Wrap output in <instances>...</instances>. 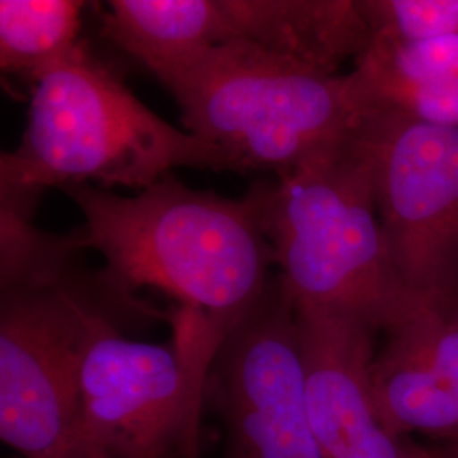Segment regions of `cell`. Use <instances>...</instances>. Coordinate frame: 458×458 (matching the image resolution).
Returning a JSON list of instances; mask_svg holds the SVG:
<instances>
[{"label": "cell", "instance_id": "1", "mask_svg": "<svg viewBox=\"0 0 458 458\" xmlns=\"http://www.w3.org/2000/svg\"><path fill=\"white\" fill-rule=\"evenodd\" d=\"M64 191L83 216L79 246L102 255L117 291L134 297L157 289L226 335L259 302L277 265L263 182L242 199L191 189L174 174L131 197L90 183Z\"/></svg>", "mask_w": 458, "mask_h": 458}, {"label": "cell", "instance_id": "10", "mask_svg": "<svg viewBox=\"0 0 458 458\" xmlns=\"http://www.w3.org/2000/svg\"><path fill=\"white\" fill-rule=\"evenodd\" d=\"M372 363L377 412L397 440L458 445V308L412 299Z\"/></svg>", "mask_w": 458, "mask_h": 458}, {"label": "cell", "instance_id": "4", "mask_svg": "<svg viewBox=\"0 0 458 458\" xmlns=\"http://www.w3.org/2000/svg\"><path fill=\"white\" fill-rule=\"evenodd\" d=\"M185 131L219 148L233 172L277 177L360 128L372 102L359 77L301 65L245 41L208 49L157 77Z\"/></svg>", "mask_w": 458, "mask_h": 458}, {"label": "cell", "instance_id": "9", "mask_svg": "<svg viewBox=\"0 0 458 458\" xmlns=\"http://www.w3.org/2000/svg\"><path fill=\"white\" fill-rule=\"evenodd\" d=\"M306 401L325 458H404L382 425L372 389L376 327L357 316L297 306Z\"/></svg>", "mask_w": 458, "mask_h": 458}, {"label": "cell", "instance_id": "5", "mask_svg": "<svg viewBox=\"0 0 458 458\" xmlns=\"http://www.w3.org/2000/svg\"><path fill=\"white\" fill-rule=\"evenodd\" d=\"M361 124L342 143L263 182L265 226L294 304L352 314L384 333L414 297L394 274Z\"/></svg>", "mask_w": 458, "mask_h": 458}, {"label": "cell", "instance_id": "15", "mask_svg": "<svg viewBox=\"0 0 458 458\" xmlns=\"http://www.w3.org/2000/svg\"><path fill=\"white\" fill-rule=\"evenodd\" d=\"M372 39L420 41L458 36V0H359Z\"/></svg>", "mask_w": 458, "mask_h": 458}, {"label": "cell", "instance_id": "2", "mask_svg": "<svg viewBox=\"0 0 458 458\" xmlns=\"http://www.w3.org/2000/svg\"><path fill=\"white\" fill-rule=\"evenodd\" d=\"M33 209L2 204L0 438L22 458H82L81 370L109 304H134L106 277H83L75 231L48 234Z\"/></svg>", "mask_w": 458, "mask_h": 458}, {"label": "cell", "instance_id": "11", "mask_svg": "<svg viewBox=\"0 0 458 458\" xmlns=\"http://www.w3.org/2000/svg\"><path fill=\"white\" fill-rule=\"evenodd\" d=\"M221 9L229 41L327 73H338L372 43L359 0H221Z\"/></svg>", "mask_w": 458, "mask_h": 458}, {"label": "cell", "instance_id": "7", "mask_svg": "<svg viewBox=\"0 0 458 458\" xmlns=\"http://www.w3.org/2000/svg\"><path fill=\"white\" fill-rule=\"evenodd\" d=\"M394 274L425 301L458 295V128L372 106L361 124Z\"/></svg>", "mask_w": 458, "mask_h": 458}, {"label": "cell", "instance_id": "17", "mask_svg": "<svg viewBox=\"0 0 458 458\" xmlns=\"http://www.w3.org/2000/svg\"><path fill=\"white\" fill-rule=\"evenodd\" d=\"M404 458H445L442 454L433 446H425L414 440H404Z\"/></svg>", "mask_w": 458, "mask_h": 458}, {"label": "cell", "instance_id": "6", "mask_svg": "<svg viewBox=\"0 0 458 458\" xmlns=\"http://www.w3.org/2000/svg\"><path fill=\"white\" fill-rule=\"evenodd\" d=\"M172 340L126 338L114 316L94 325L81 370L82 458H196L199 414L214 359L226 336L175 308Z\"/></svg>", "mask_w": 458, "mask_h": 458}, {"label": "cell", "instance_id": "12", "mask_svg": "<svg viewBox=\"0 0 458 458\" xmlns=\"http://www.w3.org/2000/svg\"><path fill=\"white\" fill-rule=\"evenodd\" d=\"M102 33L158 77L229 41L221 0H113Z\"/></svg>", "mask_w": 458, "mask_h": 458}, {"label": "cell", "instance_id": "19", "mask_svg": "<svg viewBox=\"0 0 458 458\" xmlns=\"http://www.w3.org/2000/svg\"><path fill=\"white\" fill-rule=\"evenodd\" d=\"M445 302H452V304H455L458 308V295L455 297V299H450V301H445Z\"/></svg>", "mask_w": 458, "mask_h": 458}, {"label": "cell", "instance_id": "16", "mask_svg": "<svg viewBox=\"0 0 458 458\" xmlns=\"http://www.w3.org/2000/svg\"><path fill=\"white\" fill-rule=\"evenodd\" d=\"M359 81L372 106L393 109L428 124L458 128V79L421 83H367L360 77Z\"/></svg>", "mask_w": 458, "mask_h": 458}, {"label": "cell", "instance_id": "18", "mask_svg": "<svg viewBox=\"0 0 458 458\" xmlns=\"http://www.w3.org/2000/svg\"><path fill=\"white\" fill-rule=\"evenodd\" d=\"M435 448L445 458H458V445H437Z\"/></svg>", "mask_w": 458, "mask_h": 458}, {"label": "cell", "instance_id": "13", "mask_svg": "<svg viewBox=\"0 0 458 458\" xmlns=\"http://www.w3.org/2000/svg\"><path fill=\"white\" fill-rule=\"evenodd\" d=\"M79 0H0V66L28 83L81 48Z\"/></svg>", "mask_w": 458, "mask_h": 458}, {"label": "cell", "instance_id": "8", "mask_svg": "<svg viewBox=\"0 0 458 458\" xmlns=\"http://www.w3.org/2000/svg\"><path fill=\"white\" fill-rule=\"evenodd\" d=\"M209 389L225 421L223 458H325L308 411L294 302L280 276L219 348Z\"/></svg>", "mask_w": 458, "mask_h": 458}, {"label": "cell", "instance_id": "3", "mask_svg": "<svg viewBox=\"0 0 458 458\" xmlns=\"http://www.w3.org/2000/svg\"><path fill=\"white\" fill-rule=\"evenodd\" d=\"M30 87L21 145L0 158L2 199L34 202L89 182L143 191L182 166L233 172L219 148L149 111L83 43Z\"/></svg>", "mask_w": 458, "mask_h": 458}, {"label": "cell", "instance_id": "14", "mask_svg": "<svg viewBox=\"0 0 458 458\" xmlns=\"http://www.w3.org/2000/svg\"><path fill=\"white\" fill-rule=\"evenodd\" d=\"M363 82H438L458 79V36L420 41L372 39L355 60Z\"/></svg>", "mask_w": 458, "mask_h": 458}]
</instances>
